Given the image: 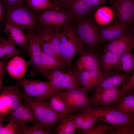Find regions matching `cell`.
Listing matches in <instances>:
<instances>
[{
	"label": "cell",
	"mask_w": 134,
	"mask_h": 134,
	"mask_svg": "<svg viewBox=\"0 0 134 134\" xmlns=\"http://www.w3.org/2000/svg\"><path fill=\"white\" fill-rule=\"evenodd\" d=\"M58 33L63 58L66 67L69 69L71 68L73 59L84 46L72 27L67 26Z\"/></svg>",
	"instance_id": "obj_1"
},
{
	"label": "cell",
	"mask_w": 134,
	"mask_h": 134,
	"mask_svg": "<svg viewBox=\"0 0 134 134\" xmlns=\"http://www.w3.org/2000/svg\"><path fill=\"white\" fill-rule=\"evenodd\" d=\"M24 103L29 105L34 111L39 122L46 130L51 133L53 128L64 118L53 109L43 101L30 98L24 95Z\"/></svg>",
	"instance_id": "obj_2"
},
{
	"label": "cell",
	"mask_w": 134,
	"mask_h": 134,
	"mask_svg": "<svg viewBox=\"0 0 134 134\" xmlns=\"http://www.w3.org/2000/svg\"><path fill=\"white\" fill-rule=\"evenodd\" d=\"M7 8L5 16L6 24L13 25L28 31L35 29L37 20L29 8L23 4Z\"/></svg>",
	"instance_id": "obj_3"
},
{
	"label": "cell",
	"mask_w": 134,
	"mask_h": 134,
	"mask_svg": "<svg viewBox=\"0 0 134 134\" xmlns=\"http://www.w3.org/2000/svg\"><path fill=\"white\" fill-rule=\"evenodd\" d=\"M37 20L43 28H49L55 33L68 26L70 15L62 11L59 7L39 12L34 15Z\"/></svg>",
	"instance_id": "obj_4"
},
{
	"label": "cell",
	"mask_w": 134,
	"mask_h": 134,
	"mask_svg": "<svg viewBox=\"0 0 134 134\" xmlns=\"http://www.w3.org/2000/svg\"><path fill=\"white\" fill-rule=\"evenodd\" d=\"M16 84L23 89L25 95L29 98L40 101L49 99L55 92L49 82L40 80L21 78L16 80Z\"/></svg>",
	"instance_id": "obj_5"
},
{
	"label": "cell",
	"mask_w": 134,
	"mask_h": 134,
	"mask_svg": "<svg viewBox=\"0 0 134 134\" xmlns=\"http://www.w3.org/2000/svg\"><path fill=\"white\" fill-rule=\"evenodd\" d=\"M76 33L84 46L93 49L100 44L98 26L87 16L77 18Z\"/></svg>",
	"instance_id": "obj_6"
},
{
	"label": "cell",
	"mask_w": 134,
	"mask_h": 134,
	"mask_svg": "<svg viewBox=\"0 0 134 134\" xmlns=\"http://www.w3.org/2000/svg\"><path fill=\"white\" fill-rule=\"evenodd\" d=\"M95 115L97 120L111 125L134 122V115L120 112L113 107H100L91 106L87 108Z\"/></svg>",
	"instance_id": "obj_7"
},
{
	"label": "cell",
	"mask_w": 134,
	"mask_h": 134,
	"mask_svg": "<svg viewBox=\"0 0 134 134\" xmlns=\"http://www.w3.org/2000/svg\"><path fill=\"white\" fill-rule=\"evenodd\" d=\"M83 87L65 92H58L66 102L71 113L84 110L90 106L88 92Z\"/></svg>",
	"instance_id": "obj_8"
},
{
	"label": "cell",
	"mask_w": 134,
	"mask_h": 134,
	"mask_svg": "<svg viewBox=\"0 0 134 134\" xmlns=\"http://www.w3.org/2000/svg\"><path fill=\"white\" fill-rule=\"evenodd\" d=\"M78 53V58L74 63V70L102 71L100 58L93 49H83Z\"/></svg>",
	"instance_id": "obj_9"
},
{
	"label": "cell",
	"mask_w": 134,
	"mask_h": 134,
	"mask_svg": "<svg viewBox=\"0 0 134 134\" xmlns=\"http://www.w3.org/2000/svg\"><path fill=\"white\" fill-rule=\"evenodd\" d=\"M122 87L117 86L93 94L89 97L90 106L102 107H113L121 97Z\"/></svg>",
	"instance_id": "obj_10"
},
{
	"label": "cell",
	"mask_w": 134,
	"mask_h": 134,
	"mask_svg": "<svg viewBox=\"0 0 134 134\" xmlns=\"http://www.w3.org/2000/svg\"><path fill=\"white\" fill-rule=\"evenodd\" d=\"M134 2L129 0H112L115 22L129 25L132 23L134 15Z\"/></svg>",
	"instance_id": "obj_11"
},
{
	"label": "cell",
	"mask_w": 134,
	"mask_h": 134,
	"mask_svg": "<svg viewBox=\"0 0 134 134\" xmlns=\"http://www.w3.org/2000/svg\"><path fill=\"white\" fill-rule=\"evenodd\" d=\"M134 33L128 29L121 35L110 42L104 48V51H110L121 55L129 48L134 49Z\"/></svg>",
	"instance_id": "obj_12"
},
{
	"label": "cell",
	"mask_w": 134,
	"mask_h": 134,
	"mask_svg": "<svg viewBox=\"0 0 134 134\" xmlns=\"http://www.w3.org/2000/svg\"><path fill=\"white\" fill-rule=\"evenodd\" d=\"M130 77L129 75L121 72L112 73L103 78L91 91L94 94L117 86L123 87Z\"/></svg>",
	"instance_id": "obj_13"
},
{
	"label": "cell",
	"mask_w": 134,
	"mask_h": 134,
	"mask_svg": "<svg viewBox=\"0 0 134 134\" xmlns=\"http://www.w3.org/2000/svg\"><path fill=\"white\" fill-rule=\"evenodd\" d=\"M130 25L116 22L110 25L98 27L100 44L113 40L129 29Z\"/></svg>",
	"instance_id": "obj_14"
},
{
	"label": "cell",
	"mask_w": 134,
	"mask_h": 134,
	"mask_svg": "<svg viewBox=\"0 0 134 134\" xmlns=\"http://www.w3.org/2000/svg\"><path fill=\"white\" fill-rule=\"evenodd\" d=\"M28 40V52L30 55L29 65L33 66L38 73L39 62L42 51L40 38L35 32L28 31L27 33Z\"/></svg>",
	"instance_id": "obj_15"
},
{
	"label": "cell",
	"mask_w": 134,
	"mask_h": 134,
	"mask_svg": "<svg viewBox=\"0 0 134 134\" xmlns=\"http://www.w3.org/2000/svg\"><path fill=\"white\" fill-rule=\"evenodd\" d=\"M4 31L8 39L16 47H20L25 52L29 53L28 36L22 29L13 25L7 24Z\"/></svg>",
	"instance_id": "obj_16"
},
{
	"label": "cell",
	"mask_w": 134,
	"mask_h": 134,
	"mask_svg": "<svg viewBox=\"0 0 134 134\" xmlns=\"http://www.w3.org/2000/svg\"><path fill=\"white\" fill-rule=\"evenodd\" d=\"M29 65V61L17 55L11 58L8 61L6 69L11 77L18 79L23 78L24 76Z\"/></svg>",
	"instance_id": "obj_17"
},
{
	"label": "cell",
	"mask_w": 134,
	"mask_h": 134,
	"mask_svg": "<svg viewBox=\"0 0 134 134\" xmlns=\"http://www.w3.org/2000/svg\"><path fill=\"white\" fill-rule=\"evenodd\" d=\"M20 87L16 84L6 86L2 89L1 92L8 102L10 113L21 103V100L23 99L24 94L21 92Z\"/></svg>",
	"instance_id": "obj_18"
},
{
	"label": "cell",
	"mask_w": 134,
	"mask_h": 134,
	"mask_svg": "<svg viewBox=\"0 0 134 134\" xmlns=\"http://www.w3.org/2000/svg\"><path fill=\"white\" fill-rule=\"evenodd\" d=\"M133 49L129 48L121 54L114 67L115 73L129 72L134 71V56L132 52Z\"/></svg>",
	"instance_id": "obj_19"
},
{
	"label": "cell",
	"mask_w": 134,
	"mask_h": 134,
	"mask_svg": "<svg viewBox=\"0 0 134 134\" xmlns=\"http://www.w3.org/2000/svg\"><path fill=\"white\" fill-rule=\"evenodd\" d=\"M49 99L48 104L57 113L65 118L71 116L66 102L58 93H55Z\"/></svg>",
	"instance_id": "obj_20"
},
{
	"label": "cell",
	"mask_w": 134,
	"mask_h": 134,
	"mask_svg": "<svg viewBox=\"0 0 134 134\" xmlns=\"http://www.w3.org/2000/svg\"><path fill=\"white\" fill-rule=\"evenodd\" d=\"M59 67H60V66L57 61L42 50L38 73L44 77L47 73Z\"/></svg>",
	"instance_id": "obj_21"
},
{
	"label": "cell",
	"mask_w": 134,
	"mask_h": 134,
	"mask_svg": "<svg viewBox=\"0 0 134 134\" xmlns=\"http://www.w3.org/2000/svg\"><path fill=\"white\" fill-rule=\"evenodd\" d=\"M69 7L72 14L77 18L87 16L93 9L89 0H74Z\"/></svg>",
	"instance_id": "obj_22"
},
{
	"label": "cell",
	"mask_w": 134,
	"mask_h": 134,
	"mask_svg": "<svg viewBox=\"0 0 134 134\" xmlns=\"http://www.w3.org/2000/svg\"><path fill=\"white\" fill-rule=\"evenodd\" d=\"M61 67L47 73L44 77L49 80L50 86L54 92L58 93L61 91L62 82L66 72Z\"/></svg>",
	"instance_id": "obj_23"
},
{
	"label": "cell",
	"mask_w": 134,
	"mask_h": 134,
	"mask_svg": "<svg viewBox=\"0 0 134 134\" xmlns=\"http://www.w3.org/2000/svg\"><path fill=\"white\" fill-rule=\"evenodd\" d=\"M44 28L55 54L58 59L60 67L66 70V67L62 54L58 33H54L51 30L47 28Z\"/></svg>",
	"instance_id": "obj_24"
},
{
	"label": "cell",
	"mask_w": 134,
	"mask_h": 134,
	"mask_svg": "<svg viewBox=\"0 0 134 134\" xmlns=\"http://www.w3.org/2000/svg\"><path fill=\"white\" fill-rule=\"evenodd\" d=\"M75 71L71 68L65 72L62 82L61 91L67 92L82 87Z\"/></svg>",
	"instance_id": "obj_25"
},
{
	"label": "cell",
	"mask_w": 134,
	"mask_h": 134,
	"mask_svg": "<svg viewBox=\"0 0 134 134\" xmlns=\"http://www.w3.org/2000/svg\"><path fill=\"white\" fill-rule=\"evenodd\" d=\"M120 56L110 51H104L100 58V67L102 70L105 73L111 72L118 62Z\"/></svg>",
	"instance_id": "obj_26"
},
{
	"label": "cell",
	"mask_w": 134,
	"mask_h": 134,
	"mask_svg": "<svg viewBox=\"0 0 134 134\" xmlns=\"http://www.w3.org/2000/svg\"><path fill=\"white\" fill-rule=\"evenodd\" d=\"M97 9L94 14L95 21L97 24L105 26L112 20L114 14L112 9L110 7L104 6Z\"/></svg>",
	"instance_id": "obj_27"
},
{
	"label": "cell",
	"mask_w": 134,
	"mask_h": 134,
	"mask_svg": "<svg viewBox=\"0 0 134 134\" xmlns=\"http://www.w3.org/2000/svg\"><path fill=\"white\" fill-rule=\"evenodd\" d=\"M58 124L53 129L56 134H74L77 129L71 116L63 118Z\"/></svg>",
	"instance_id": "obj_28"
},
{
	"label": "cell",
	"mask_w": 134,
	"mask_h": 134,
	"mask_svg": "<svg viewBox=\"0 0 134 134\" xmlns=\"http://www.w3.org/2000/svg\"><path fill=\"white\" fill-rule=\"evenodd\" d=\"M20 53V50L8 39L4 38L0 39V59H9L15 56L19 55Z\"/></svg>",
	"instance_id": "obj_29"
},
{
	"label": "cell",
	"mask_w": 134,
	"mask_h": 134,
	"mask_svg": "<svg viewBox=\"0 0 134 134\" xmlns=\"http://www.w3.org/2000/svg\"><path fill=\"white\" fill-rule=\"evenodd\" d=\"M26 1L29 7L36 11L55 9L58 7L52 3L50 0H26Z\"/></svg>",
	"instance_id": "obj_30"
},
{
	"label": "cell",
	"mask_w": 134,
	"mask_h": 134,
	"mask_svg": "<svg viewBox=\"0 0 134 134\" xmlns=\"http://www.w3.org/2000/svg\"><path fill=\"white\" fill-rule=\"evenodd\" d=\"M117 125H107L101 123L96 124L90 129L81 130L82 134H106L115 129Z\"/></svg>",
	"instance_id": "obj_31"
},
{
	"label": "cell",
	"mask_w": 134,
	"mask_h": 134,
	"mask_svg": "<svg viewBox=\"0 0 134 134\" xmlns=\"http://www.w3.org/2000/svg\"><path fill=\"white\" fill-rule=\"evenodd\" d=\"M51 132L45 129L39 122L31 126L25 124L20 125L19 134H50Z\"/></svg>",
	"instance_id": "obj_32"
},
{
	"label": "cell",
	"mask_w": 134,
	"mask_h": 134,
	"mask_svg": "<svg viewBox=\"0 0 134 134\" xmlns=\"http://www.w3.org/2000/svg\"><path fill=\"white\" fill-rule=\"evenodd\" d=\"M134 122L122 123L117 125L115 128L108 134H134Z\"/></svg>",
	"instance_id": "obj_33"
},
{
	"label": "cell",
	"mask_w": 134,
	"mask_h": 134,
	"mask_svg": "<svg viewBox=\"0 0 134 134\" xmlns=\"http://www.w3.org/2000/svg\"><path fill=\"white\" fill-rule=\"evenodd\" d=\"M25 103V108L20 125L28 123L34 124L38 123L33 109L29 105Z\"/></svg>",
	"instance_id": "obj_34"
},
{
	"label": "cell",
	"mask_w": 134,
	"mask_h": 134,
	"mask_svg": "<svg viewBox=\"0 0 134 134\" xmlns=\"http://www.w3.org/2000/svg\"><path fill=\"white\" fill-rule=\"evenodd\" d=\"M20 125L12 120H9V123L0 129V134H19Z\"/></svg>",
	"instance_id": "obj_35"
},
{
	"label": "cell",
	"mask_w": 134,
	"mask_h": 134,
	"mask_svg": "<svg viewBox=\"0 0 134 134\" xmlns=\"http://www.w3.org/2000/svg\"><path fill=\"white\" fill-rule=\"evenodd\" d=\"M25 104L22 103L10 113L9 120H12L20 125L25 109Z\"/></svg>",
	"instance_id": "obj_36"
},
{
	"label": "cell",
	"mask_w": 134,
	"mask_h": 134,
	"mask_svg": "<svg viewBox=\"0 0 134 134\" xmlns=\"http://www.w3.org/2000/svg\"><path fill=\"white\" fill-rule=\"evenodd\" d=\"M86 116L85 119L80 130H85L92 127L96 124L97 120L94 114L87 108Z\"/></svg>",
	"instance_id": "obj_37"
},
{
	"label": "cell",
	"mask_w": 134,
	"mask_h": 134,
	"mask_svg": "<svg viewBox=\"0 0 134 134\" xmlns=\"http://www.w3.org/2000/svg\"><path fill=\"white\" fill-rule=\"evenodd\" d=\"M87 111L86 109L77 114L71 116L77 129L80 130L84 123L86 116Z\"/></svg>",
	"instance_id": "obj_38"
},
{
	"label": "cell",
	"mask_w": 134,
	"mask_h": 134,
	"mask_svg": "<svg viewBox=\"0 0 134 134\" xmlns=\"http://www.w3.org/2000/svg\"><path fill=\"white\" fill-rule=\"evenodd\" d=\"M8 102L3 94L0 93V114L6 115L10 113Z\"/></svg>",
	"instance_id": "obj_39"
},
{
	"label": "cell",
	"mask_w": 134,
	"mask_h": 134,
	"mask_svg": "<svg viewBox=\"0 0 134 134\" xmlns=\"http://www.w3.org/2000/svg\"><path fill=\"white\" fill-rule=\"evenodd\" d=\"M134 88V73L130 77L125 85L122 87L121 94L125 95L131 92Z\"/></svg>",
	"instance_id": "obj_40"
},
{
	"label": "cell",
	"mask_w": 134,
	"mask_h": 134,
	"mask_svg": "<svg viewBox=\"0 0 134 134\" xmlns=\"http://www.w3.org/2000/svg\"><path fill=\"white\" fill-rule=\"evenodd\" d=\"M7 7L16 6L23 4V0H0Z\"/></svg>",
	"instance_id": "obj_41"
},
{
	"label": "cell",
	"mask_w": 134,
	"mask_h": 134,
	"mask_svg": "<svg viewBox=\"0 0 134 134\" xmlns=\"http://www.w3.org/2000/svg\"><path fill=\"white\" fill-rule=\"evenodd\" d=\"M93 9L98 8L104 3L107 0H89Z\"/></svg>",
	"instance_id": "obj_42"
},
{
	"label": "cell",
	"mask_w": 134,
	"mask_h": 134,
	"mask_svg": "<svg viewBox=\"0 0 134 134\" xmlns=\"http://www.w3.org/2000/svg\"><path fill=\"white\" fill-rule=\"evenodd\" d=\"M9 59L4 58L0 60V76L2 77L6 69V66L8 60Z\"/></svg>",
	"instance_id": "obj_43"
},
{
	"label": "cell",
	"mask_w": 134,
	"mask_h": 134,
	"mask_svg": "<svg viewBox=\"0 0 134 134\" xmlns=\"http://www.w3.org/2000/svg\"><path fill=\"white\" fill-rule=\"evenodd\" d=\"M56 2H60L63 5L69 6L74 0H55Z\"/></svg>",
	"instance_id": "obj_44"
},
{
	"label": "cell",
	"mask_w": 134,
	"mask_h": 134,
	"mask_svg": "<svg viewBox=\"0 0 134 134\" xmlns=\"http://www.w3.org/2000/svg\"><path fill=\"white\" fill-rule=\"evenodd\" d=\"M2 7L0 0V22L2 21Z\"/></svg>",
	"instance_id": "obj_45"
},
{
	"label": "cell",
	"mask_w": 134,
	"mask_h": 134,
	"mask_svg": "<svg viewBox=\"0 0 134 134\" xmlns=\"http://www.w3.org/2000/svg\"><path fill=\"white\" fill-rule=\"evenodd\" d=\"M5 115L0 114V123L5 122L6 120Z\"/></svg>",
	"instance_id": "obj_46"
},
{
	"label": "cell",
	"mask_w": 134,
	"mask_h": 134,
	"mask_svg": "<svg viewBox=\"0 0 134 134\" xmlns=\"http://www.w3.org/2000/svg\"><path fill=\"white\" fill-rule=\"evenodd\" d=\"M5 126L4 125L2 122L0 123V129L3 126Z\"/></svg>",
	"instance_id": "obj_47"
},
{
	"label": "cell",
	"mask_w": 134,
	"mask_h": 134,
	"mask_svg": "<svg viewBox=\"0 0 134 134\" xmlns=\"http://www.w3.org/2000/svg\"><path fill=\"white\" fill-rule=\"evenodd\" d=\"M1 77L0 76V88L1 86Z\"/></svg>",
	"instance_id": "obj_48"
},
{
	"label": "cell",
	"mask_w": 134,
	"mask_h": 134,
	"mask_svg": "<svg viewBox=\"0 0 134 134\" xmlns=\"http://www.w3.org/2000/svg\"><path fill=\"white\" fill-rule=\"evenodd\" d=\"M131 0V1H132L133 2H134V0Z\"/></svg>",
	"instance_id": "obj_49"
}]
</instances>
